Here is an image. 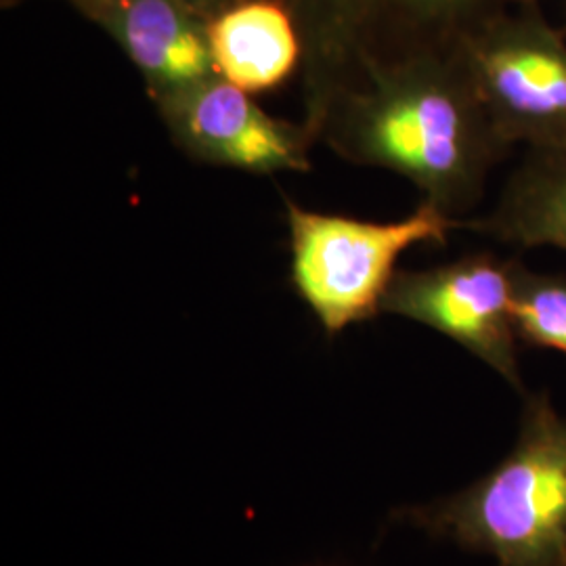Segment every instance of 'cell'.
<instances>
[{
    "label": "cell",
    "instance_id": "10",
    "mask_svg": "<svg viewBox=\"0 0 566 566\" xmlns=\"http://www.w3.org/2000/svg\"><path fill=\"white\" fill-rule=\"evenodd\" d=\"M464 224L518 248L566 252V145L526 149L493 210Z\"/></svg>",
    "mask_w": 566,
    "mask_h": 566
},
{
    "label": "cell",
    "instance_id": "5",
    "mask_svg": "<svg viewBox=\"0 0 566 566\" xmlns=\"http://www.w3.org/2000/svg\"><path fill=\"white\" fill-rule=\"evenodd\" d=\"M516 261L479 252L420 271H397L382 313L426 325L460 344L523 390L512 317Z\"/></svg>",
    "mask_w": 566,
    "mask_h": 566
},
{
    "label": "cell",
    "instance_id": "7",
    "mask_svg": "<svg viewBox=\"0 0 566 566\" xmlns=\"http://www.w3.org/2000/svg\"><path fill=\"white\" fill-rule=\"evenodd\" d=\"M91 7L154 99L217 74L208 32L181 0H97Z\"/></svg>",
    "mask_w": 566,
    "mask_h": 566
},
{
    "label": "cell",
    "instance_id": "6",
    "mask_svg": "<svg viewBox=\"0 0 566 566\" xmlns=\"http://www.w3.org/2000/svg\"><path fill=\"white\" fill-rule=\"evenodd\" d=\"M156 105L175 145L198 163L252 175L311 168L303 130L273 118L250 93L217 74Z\"/></svg>",
    "mask_w": 566,
    "mask_h": 566
},
{
    "label": "cell",
    "instance_id": "1",
    "mask_svg": "<svg viewBox=\"0 0 566 566\" xmlns=\"http://www.w3.org/2000/svg\"><path fill=\"white\" fill-rule=\"evenodd\" d=\"M359 63L361 81L332 97L329 145L350 163L397 172L453 219L472 210L512 147L460 49Z\"/></svg>",
    "mask_w": 566,
    "mask_h": 566
},
{
    "label": "cell",
    "instance_id": "8",
    "mask_svg": "<svg viewBox=\"0 0 566 566\" xmlns=\"http://www.w3.org/2000/svg\"><path fill=\"white\" fill-rule=\"evenodd\" d=\"M338 34L357 51L361 36L385 34L390 46L382 60L416 51H458L479 28L504 13L539 0H327Z\"/></svg>",
    "mask_w": 566,
    "mask_h": 566
},
{
    "label": "cell",
    "instance_id": "2",
    "mask_svg": "<svg viewBox=\"0 0 566 566\" xmlns=\"http://www.w3.org/2000/svg\"><path fill=\"white\" fill-rule=\"evenodd\" d=\"M500 566H566V418L526 395L516 446L483 479L407 516Z\"/></svg>",
    "mask_w": 566,
    "mask_h": 566
},
{
    "label": "cell",
    "instance_id": "12",
    "mask_svg": "<svg viewBox=\"0 0 566 566\" xmlns=\"http://www.w3.org/2000/svg\"><path fill=\"white\" fill-rule=\"evenodd\" d=\"M181 2L185 7H189L196 15H203V13H210L217 7H221L224 0H181Z\"/></svg>",
    "mask_w": 566,
    "mask_h": 566
},
{
    "label": "cell",
    "instance_id": "11",
    "mask_svg": "<svg viewBox=\"0 0 566 566\" xmlns=\"http://www.w3.org/2000/svg\"><path fill=\"white\" fill-rule=\"evenodd\" d=\"M512 317L521 343L566 355V275L537 273L516 261Z\"/></svg>",
    "mask_w": 566,
    "mask_h": 566
},
{
    "label": "cell",
    "instance_id": "9",
    "mask_svg": "<svg viewBox=\"0 0 566 566\" xmlns=\"http://www.w3.org/2000/svg\"><path fill=\"white\" fill-rule=\"evenodd\" d=\"M217 76L250 95L282 86L301 57L290 13L273 0H243L206 25Z\"/></svg>",
    "mask_w": 566,
    "mask_h": 566
},
{
    "label": "cell",
    "instance_id": "3",
    "mask_svg": "<svg viewBox=\"0 0 566 566\" xmlns=\"http://www.w3.org/2000/svg\"><path fill=\"white\" fill-rule=\"evenodd\" d=\"M290 231V277L325 334L382 313L386 292L405 252L420 243H446L462 221L430 202L399 221H359L285 202Z\"/></svg>",
    "mask_w": 566,
    "mask_h": 566
},
{
    "label": "cell",
    "instance_id": "13",
    "mask_svg": "<svg viewBox=\"0 0 566 566\" xmlns=\"http://www.w3.org/2000/svg\"><path fill=\"white\" fill-rule=\"evenodd\" d=\"M81 2H86V4H93V2H97V0H81Z\"/></svg>",
    "mask_w": 566,
    "mask_h": 566
},
{
    "label": "cell",
    "instance_id": "4",
    "mask_svg": "<svg viewBox=\"0 0 566 566\" xmlns=\"http://www.w3.org/2000/svg\"><path fill=\"white\" fill-rule=\"evenodd\" d=\"M460 55L510 147L566 145V41L537 4L489 21L460 44Z\"/></svg>",
    "mask_w": 566,
    "mask_h": 566
}]
</instances>
